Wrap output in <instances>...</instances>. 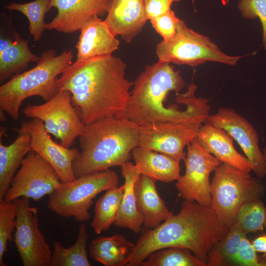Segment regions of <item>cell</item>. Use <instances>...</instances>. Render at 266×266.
I'll use <instances>...</instances> for the list:
<instances>
[{
  "mask_svg": "<svg viewBox=\"0 0 266 266\" xmlns=\"http://www.w3.org/2000/svg\"><path fill=\"white\" fill-rule=\"evenodd\" d=\"M185 85L180 71L170 63L159 60L147 66L133 82L122 117L139 126L207 120L209 100L195 96L197 86L193 82L186 93H179Z\"/></svg>",
  "mask_w": 266,
  "mask_h": 266,
  "instance_id": "6da1fadb",
  "label": "cell"
},
{
  "mask_svg": "<svg viewBox=\"0 0 266 266\" xmlns=\"http://www.w3.org/2000/svg\"><path fill=\"white\" fill-rule=\"evenodd\" d=\"M127 65L112 55L76 60L56 80L58 92L67 90L84 125L111 117H122L133 82L126 77Z\"/></svg>",
  "mask_w": 266,
  "mask_h": 266,
  "instance_id": "7a4b0ae2",
  "label": "cell"
},
{
  "mask_svg": "<svg viewBox=\"0 0 266 266\" xmlns=\"http://www.w3.org/2000/svg\"><path fill=\"white\" fill-rule=\"evenodd\" d=\"M229 230L211 206L184 200L177 214H172L154 229L141 228L125 266H138L154 252L171 247L187 248L207 263L209 251Z\"/></svg>",
  "mask_w": 266,
  "mask_h": 266,
  "instance_id": "3957f363",
  "label": "cell"
},
{
  "mask_svg": "<svg viewBox=\"0 0 266 266\" xmlns=\"http://www.w3.org/2000/svg\"><path fill=\"white\" fill-rule=\"evenodd\" d=\"M140 126L123 117H111L84 126L79 136L81 152L73 162L76 178L121 166L139 145Z\"/></svg>",
  "mask_w": 266,
  "mask_h": 266,
  "instance_id": "277c9868",
  "label": "cell"
},
{
  "mask_svg": "<svg viewBox=\"0 0 266 266\" xmlns=\"http://www.w3.org/2000/svg\"><path fill=\"white\" fill-rule=\"evenodd\" d=\"M39 57L33 67L13 75L0 86V109L14 120L19 118L25 100L39 96L46 101L58 93L56 80L72 64L73 54L71 50H66L57 55L55 50L49 49Z\"/></svg>",
  "mask_w": 266,
  "mask_h": 266,
  "instance_id": "5b68a950",
  "label": "cell"
},
{
  "mask_svg": "<svg viewBox=\"0 0 266 266\" xmlns=\"http://www.w3.org/2000/svg\"><path fill=\"white\" fill-rule=\"evenodd\" d=\"M265 191L264 185L250 172L222 163L215 169L211 182V207L219 221L230 229L240 208L261 199Z\"/></svg>",
  "mask_w": 266,
  "mask_h": 266,
  "instance_id": "8992f818",
  "label": "cell"
},
{
  "mask_svg": "<svg viewBox=\"0 0 266 266\" xmlns=\"http://www.w3.org/2000/svg\"><path fill=\"white\" fill-rule=\"evenodd\" d=\"M119 181L117 173L109 169L62 183L49 195L48 208L62 217H73L79 222L87 221L91 217L89 210L93 199L101 192L118 187Z\"/></svg>",
  "mask_w": 266,
  "mask_h": 266,
  "instance_id": "52a82bcc",
  "label": "cell"
},
{
  "mask_svg": "<svg viewBox=\"0 0 266 266\" xmlns=\"http://www.w3.org/2000/svg\"><path fill=\"white\" fill-rule=\"evenodd\" d=\"M156 54L159 61L191 66L208 61L234 66L243 57L226 54L209 37L190 29L181 19L174 37L160 42Z\"/></svg>",
  "mask_w": 266,
  "mask_h": 266,
  "instance_id": "ba28073f",
  "label": "cell"
},
{
  "mask_svg": "<svg viewBox=\"0 0 266 266\" xmlns=\"http://www.w3.org/2000/svg\"><path fill=\"white\" fill-rule=\"evenodd\" d=\"M23 112L28 117L41 120L46 132L67 148L73 145L85 126L72 104L70 93L67 90L59 91L41 104H28L23 108Z\"/></svg>",
  "mask_w": 266,
  "mask_h": 266,
  "instance_id": "9c48e42d",
  "label": "cell"
},
{
  "mask_svg": "<svg viewBox=\"0 0 266 266\" xmlns=\"http://www.w3.org/2000/svg\"><path fill=\"white\" fill-rule=\"evenodd\" d=\"M16 204L13 241L23 266H51L52 252L39 228L38 208L30 199L14 200Z\"/></svg>",
  "mask_w": 266,
  "mask_h": 266,
  "instance_id": "30bf717a",
  "label": "cell"
},
{
  "mask_svg": "<svg viewBox=\"0 0 266 266\" xmlns=\"http://www.w3.org/2000/svg\"><path fill=\"white\" fill-rule=\"evenodd\" d=\"M187 149L184 160L185 172L177 180L175 186L184 200L211 206L210 174L222 163L206 151L197 137L187 145Z\"/></svg>",
  "mask_w": 266,
  "mask_h": 266,
  "instance_id": "8fae6325",
  "label": "cell"
},
{
  "mask_svg": "<svg viewBox=\"0 0 266 266\" xmlns=\"http://www.w3.org/2000/svg\"><path fill=\"white\" fill-rule=\"evenodd\" d=\"M61 183L54 167L38 153L31 151L13 177L3 200L10 201L26 197L37 202L50 195Z\"/></svg>",
  "mask_w": 266,
  "mask_h": 266,
  "instance_id": "7c38bea8",
  "label": "cell"
},
{
  "mask_svg": "<svg viewBox=\"0 0 266 266\" xmlns=\"http://www.w3.org/2000/svg\"><path fill=\"white\" fill-rule=\"evenodd\" d=\"M204 118L140 126L139 145L166 155L180 162L184 160L186 146L197 137Z\"/></svg>",
  "mask_w": 266,
  "mask_h": 266,
  "instance_id": "4fadbf2b",
  "label": "cell"
},
{
  "mask_svg": "<svg viewBox=\"0 0 266 266\" xmlns=\"http://www.w3.org/2000/svg\"><path fill=\"white\" fill-rule=\"evenodd\" d=\"M207 122L225 130L240 146L259 178L265 177V162L257 132L248 120L232 108L221 107Z\"/></svg>",
  "mask_w": 266,
  "mask_h": 266,
  "instance_id": "5bb4252c",
  "label": "cell"
},
{
  "mask_svg": "<svg viewBox=\"0 0 266 266\" xmlns=\"http://www.w3.org/2000/svg\"><path fill=\"white\" fill-rule=\"evenodd\" d=\"M27 125L31 137L32 151L38 153L54 167L62 183L75 180L73 163L79 156L80 151L55 142L40 119L33 118L27 121Z\"/></svg>",
  "mask_w": 266,
  "mask_h": 266,
  "instance_id": "9a60e30c",
  "label": "cell"
},
{
  "mask_svg": "<svg viewBox=\"0 0 266 266\" xmlns=\"http://www.w3.org/2000/svg\"><path fill=\"white\" fill-rule=\"evenodd\" d=\"M111 0H51L50 8L55 7L57 14L46 24V30L65 33L80 31L95 16L107 14Z\"/></svg>",
  "mask_w": 266,
  "mask_h": 266,
  "instance_id": "2e32d148",
  "label": "cell"
},
{
  "mask_svg": "<svg viewBox=\"0 0 266 266\" xmlns=\"http://www.w3.org/2000/svg\"><path fill=\"white\" fill-rule=\"evenodd\" d=\"M147 20L144 0H111L104 21L115 36L130 43Z\"/></svg>",
  "mask_w": 266,
  "mask_h": 266,
  "instance_id": "e0dca14e",
  "label": "cell"
},
{
  "mask_svg": "<svg viewBox=\"0 0 266 266\" xmlns=\"http://www.w3.org/2000/svg\"><path fill=\"white\" fill-rule=\"evenodd\" d=\"M197 138L206 151L222 163L247 172L253 170L248 159L237 151L233 138L225 130L206 122L201 126Z\"/></svg>",
  "mask_w": 266,
  "mask_h": 266,
  "instance_id": "ac0fdd59",
  "label": "cell"
},
{
  "mask_svg": "<svg viewBox=\"0 0 266 266\" xmlns=\"http://www.w3.org/2000/svg\"><path fill=\"white\" fill-rule=\"evenodd\" d=\"M79 31L76 45L77 60L112 55L119 48V40L98 16L89 20Z\"/></svg>",
  "mask_w": 266,
  "mask_h": 266,
  "instance_id": "d6986e66",
  "label": "cell"
},
{
  "mask_svg": "<svg viewBox=\"0 0 266 266\" xmlns=\"http://www.w3.org/2000/svg\"><path fill=\"white\" fill-rule=\"evenodd\" d=\"M15 140L8 145L0 141V201L3 200L17 169L32 151L31 137L27 121L21 122Z\"/></svg>",
  "mask_w": 266,
  "mask_h": 266,
  "instance_id": "ffe728a7",
  "label": "cell"
},
{
  "mask_svg": "<svg viewBox=\"0 0 266 266\" xmlns=\"http://www.w3.org/2000/svg\"><path fill=\"white\" fill-rule=\"evenodd\" d=\"M156 181L141 174L134 185L137 208L143 217V227L147 229L156 228L173 214L159 195Z\"/></svg>",
  "mask_w": 266,
  "mask_h": 266,
  "instance_id": "44dd1931",
  "label": "cell"
},
{
  "mask_svg": "<svg viewBox=\"0 0 266 266\" xmlns=\"http://www.w3.org/2000/svg\"><path fill=\"white\" fill-rule=\"evenodd\" d=\"M132 156L141 174L166 183L181 176L180 162L166 155L139 145L133 150Z\"/></svg>",
  "mask_w": 266,
  "mask_h": 266,
  "instance_id": "7402d4cb",
  "label": "cell"
},
{
  "mask_svg": "<svg viewBox=\"0 0 266 266\" xmlns=\"http://www.w3.org/2000/svg\"><path fill=\"white\" fill-rule=\"evenodd\" d=\"M121 171L125 179V187L119 216L114 225L138 233L143 224V217L137 208L134 185L141 172L139 166L130 161L121 166Z\"/></svg>",
  "mask_w": 266,
  "mask_h": 266,
  "instance_id": "603a6c76",
  "label": "cell"
},
{
  "mask_svg": "<svg viewBox=\"0 0 266 266\" xmlns=\"http://www.w3.org/2000/svg\"><path fill=\"white\" fill-rule=\"evenodd\" d=\"M134 245L122 234L100 236L91 241L89 255L104 266H125Z\"/></svg>",
  "mask_w": 266,
  "mask_h": 266,
  "instance_id": "cb8c5ba5",
  "label": "cell"
},
{
  "mask_svg": "<svg viewBox=\"0 0 266 266\" xmlns=\"http://www.w3.org/2000/svg\"><path fill=\"white\" fill-rule=\"evenodd\" d=\"M39 58L30 49L28 40L18 33L14 43L0 54V82L21 73L30 63H37Z\"/></svg>",
  "mask_w": 266,
  "mask_h": 266,
  "instance_id": "d4e9b609",
  "label": "cell"
},
{
  "mask_svg": "<svg viewBox=\"0 0 266 266\" xmlns=\"http://www.w3.org/2000/svg\"><path fill=\"white\" fill-rule=\"evenodd\" d=\"M125 185L106 191L96 202L91 226L97 234L108 230L119 216Z\"/></svg>",
  "mask_w": 266,
  "mask_h": 266,
  "instance_id": "484cf974",
  "label": "cell"
},
{
  "mask_svg": "<svg viewBox=\"0 0 266 266\" xmlns=\"http://www.w3.org/2000/svg\"><path fill=\"white\" fill-rule=\"evenodd\" d=\"M88 234L84 223H81L75 243L66 248L60 242H53L51 266H90L87 250Z\"/></svg>",
  "mask_w": 266,
  "mask_h": 266,
  "instance_id": "4316f807",
  "label": "cell"
},
{
  "mask_svg": "<svg viewBox=\"0 0 266 266\" xmlns=\"http://www.w3.org/2000/svg\"><path fill=\"white\" fill-rule=\"evenodd\" d=\"M245 234H246L235 222L225 237L209 251L207 260V266H226L235 264L241 240Z\"/></svg>",
  "mask_w": 266,
  "mask_h": 266,
  "instance_id": "83f0119b",
  "label": "cell"
},
{
  "mask_svg": "<svg viewBox=\"0 0 266 266\" xmlns=\"http://www.w3.org/2000/svg\"><path fill=\"white\" fill-rule=\"evenodd\" d=\"M139 266H207L187 248L171 247L152 253Z\"/></svg>",
  "mask_w": 266,
  "mask_h": 266,
  "instance_id": "f1b7e54d",
  "label": "cell"
},
{
  "mask_svg": "<svg viewBox=\"0 0 266 266\" xmlns=\"http://www.w3.org/2000/svg\"><path fill=\"white\" fill-rule=\"evenodd\" d=\"M51 0H35L24 3L11 2L5 6L9 11H17L23 14L29 21V30L34 41L42 38L46 30L44 21L46 13L50 9Z\"/></svg>",
  "mask_w": 266,
  "mask_h": 266,
  "instance_id": "f546056e",
  "label": "cell"
},
{
  "mask_svg": "<svg viewBox=\"0 0 266 266\" xmlns=\"http://www.w3.org/2000/svg\"><path fill=\"white\" fill-rule=\"evenodd\" d=\"M266 218V207L261 199L244 204L239 209L237 222L246 234L264 230Z\"/></svg>",
  "mask_w": 266,
  "mask_h": 266,
  "instance_id": "4dcf8cb0",
  "label": "cell"
},
{
  "mask_svg": "<svg viewBox=\"0 0 266 266\" xmlns=\"http://www.w3.org/2000/svg\"><path fill=\"white\" fill-rule=\"evenodd\" d=\"M16 204L14 200L0 201V266H6L3 256L7 251V242L13 240L15 231Z\"/></svg>",
  "mask_w": 266,
  "mask_h": 266,
  "instance_id": "1f68e13d",
  "label": "cell"
},
{
  "mask_svg": "<svg viewBox=\"0 0 266 266\" xmlns=\"http://www.w3.org/2000/svg\"><path fill=\"white\" fill-rule=\"evenodd\" d=\"M238 7L246 19L259 18L263 28V45L266 50V0H239Z\"/></svg>",
  "mask_w": 266,
  "mask_h": 266,
  "instance_id": "d6a6232c",
  "label": "cell"
},
{
  "mask_svg": "<svg viewBox=\"0 0 266 266\" xmlns=\"http://www.w3.org/2000/svg\"><path fill=\"white\" fill-rule=\"evenodd\" d=\"M180 20L174 11H170L150 20L153 28L164 41L171 39L176 33L177 24Z\"/></svg>",
  "mask_w": 266,
  "mask_h": 266,
  "instance_id": "836d02e7",
  "label": "cell"
},
{
  "mask_svg": "<svg viewBox=\"0 0 266 266\" xmlns=\"http://www.w3.org/2000/svg\"><path fill=\"white\" fill-rule=\"evenodd\" d=\"M235 264L244 266H264L258 258L252 244L245 234L237 252Z\"/></svg>",
  "mask_w": 266,
  "mask_h": 266,
  "instance_id": "e575fe53",
  "label": "cell"
},
{
  "mask_svg": "<svg viewBox=\"0 0 266 266\" xmlns=\"http://www.w3.org/2000/svg\"><path fill=\"white\" fill-rule=\"evenodd\" d=\"M180 0H144L147 19L150 20L170 11L172 4Z\"/></svg>",
  "mask_w": 266,
  "mask_h": 266,
  "instance_id": "d590c367",
  "label": "cell"
},
{
  "mask_svg": "<svg viewBox=\"0 0 266 266\" xmlns=\"http://www.w3.org/2000/svg\"><path fill=\"white\" fill-rule=\"evenodd\" d=\"M252 246L256 252L266 253V235L257 237L253 241Z\"/></svg>",
  "mask_w": 266,
  "mask_h": 266,
  "instance_id": "8d00e7d4",
  "label": "cell"
},
{
  "mask_svg": "<svg viewBox=\"0 0 266 266\" xmlns=\"http://www.w3.org/2000/svg\"><path fill=\"white\" fill-rule=\"evenodd\" d=\"M265 226L266 228V221L265 223ZM260 261L261 263H262L264 266H266V253L264 254L260 258Z\"/></svg>",
  "mask_w": 266,
  "mask_h": 266,
  "instance_id": "74e56055",
  "label": "cell"
},
{
  "mask_svg": "<svg viewBox=\"0 0 266 266\" xmlns=\"http://www.w3.org/2000/svg\"><path fill=\"white\" fill-rule=\"evenodd\" d=\"M4 111L0 109V119L1 122H4L6 120V117L4 114Z\"/></svg>",
  "mask_w": 266,
  "mask_h": 266,
  "instance_id": "f35d334b",
  "label": "cell"
},
{
  "mask_svg": "<svg viewBox=\"0 0 266 266\" xmlns=\"http://www.w3.org/2000/svg\"><path fill=\"white\" fill-rule=\"evenodd\" d=\"M264 155V158L265 162V176L266 177V147H265L262 151Z\"/></svg>",
  "mask_w": 266,
  "mask_h": 266,
  "instance_id": "ab89813d",
  "label": "cell"
}]
</instances>
